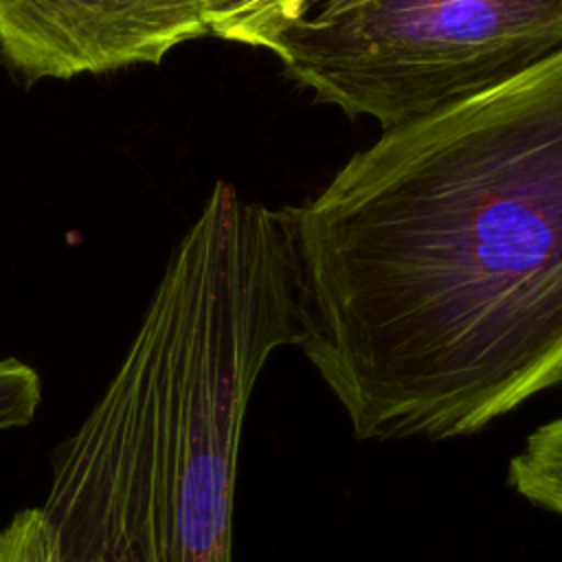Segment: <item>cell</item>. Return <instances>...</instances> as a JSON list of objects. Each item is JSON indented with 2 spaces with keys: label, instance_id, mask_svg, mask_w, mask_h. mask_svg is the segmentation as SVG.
I'll return each mask as SVG.
<instances>
[{
  "label": "cell",
  "instance_id": "cell-8",
  "mask_svg": "<svg viewBox=\"0 0 562 562\" xmlns=\"http://www.w3.org/2000/svg\"><path fill=\"white\" fill-rule=\"evenodd\" d=\"M42 402V378L35 367L13 356L0 358V432L24 428Z\"/></svg>",
  "mask_w": 562,
  "mask_h": 562
},
{
  "label": "cell",
  "instance_id": "cell-5",
  "mask_svg": "<svg viewBox=\"0 0 562 562\" xmlns=\"http://www.w3.org/2000/svg\"><path fill=\"white\" fill-rule=\"evenodd\" d=\"M211 35L277 50L281 37L316 0H198Z\"/></svg>",
  "mask_w": 562,
  "mask_h": 562
},
{
  "label": "cell",
  "instance_id": "cell-9",
  "mask_svg": "<svg viewBox=\"0 0 562 562\" xmlns=\"http://www.w3.org/2000/svg\"><path fill=\"white\" fill-rule=\"evenodd\" d=\"M360 0H316V4H321V15H327V13H336V11H342L351 4H356Z\"/></svg>",
  "mask_w": 562,
  "mask_h": 562
},
{
  "label": "cell",
  "instance_id": "cell-7",
  "mask_svg": "<svg viewBox=\"0 0 562 562\" xmlns=\"http://www.w3.org/2000/svg\"><path fill=\"white\" fill-rule=\"evenodd\" d=\"M0 562H64L57 533L42 507L13 514L0 529Z\"/></svg>",
  "mask_w": 562,
  "mask_h": 562
},
{
  "label": "cell",
  "instance_id": "cell-1",
  "mask_svg": "<svg viewBox=\"0 0 562 562\" xmlns=\"http://www.w3.org/2000/svg\"><path fill=\"white\" fill-rule=\"evenodd\" d=\"M283 213L294 345L356 439L476 435L562 384V50Z\"/></svg>",
  "mask_w": 562,
  "mask_h": 562
},
{
  "label": "cell",
  "instance_id": "cell-4",
  "mask_svg": "<svg viewBox=\"0 0 562 562\" xmlns=\"http://www.w3.org/2000/svg\"><path fill=\"white\" fill-rule=\"evenodd\" d=\"M206 33L198 0H0V53L31 81L158 64Z\"/></svg>",
  "mask_w": 562,
  "mask_h": 562
},
{
  "label": "cell",
  "instance_id": "cell-2",
  "mask_svg": "<svg viewBox=\"0 0 562 562\" xmlns=\"http://www.w3.org/2000/svg\"><path fill=\"white\" fill-rule=\"evenodd\" d=\"M294 340L283 209L215 182L112 380L55 452L42 512L64 562H233L248 404Z\"/></svg>",
  "mask_w": 562,
  "mask_h": 562
},
{
  "label": "cell",
  "instance_id": "cell-6",
  "mask_svg": "<svg viewBox=\"0 0 562 562\" xmlns=\"http://www.w3.org/2000/svg\"><path fill=\"white\" fill-rule=\"evenodd\" d=\"M507 481L529 503L562 516V424L553 419L527 437L509 461Z\"/></svg>",
  "mask_w": 562,
  "mask_h": 562
},
{
  "label": "cell",
  "instance_id": "cell-10",
  "mask_svg": "<svg viewBox=\"0 0 562 562\" xmlns=\"http://www.w3.org/2000/svg\"><path fill=\"white\" fill-rule=\"evenodd\" d=\"M555 422H558V424H562V415H560V417H558V419H555Z\"/></svg>",
  "mask_w": 562,
  "mask_h": 562
},
{
  "label": "cell",
  "instance_id": "cell-3",
  "mask_svg": "<svg viewBox=\"0 0 562 562\" xmlns=\"http://www.w3.org/2000/svg\"><path fill=\"white\" fill-rule=\"evenodd\" d=\"M562 50V0H360L305 13L274 55L323 103L391 130Z\"/></svg>",
  "mask_w": 562,
  "mask_h": 562
}]
</instances>
